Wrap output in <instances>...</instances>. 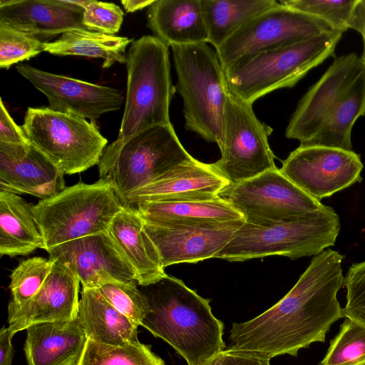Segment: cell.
<instances>
[{"instance_id": "obj_1", "label": "cell", "mask_w": 365, "mask_h": 365, "mask_svg": "<svg viewBox=\"0 0 365 365\" xmlns=\"http://www.w3.org/2000/svg\"><path fill=\"white\" fill-rule=\"evenodd\" d=\"M344 256L327 249L315 255L291 290L252 319L233 323L232 351L255 353L271 359L324 342L331 325L344 318L337 299L344 285Z\"/></svg>"}, {"instance_id": "obj_2", "label": "cell", "mask_w": 365, "mask_h": 365, "mask_svg": "<svg viewBox=\"0 0 365 365\" xmlns=\"http://www.w3.org/2000/svg\"><path fill=\"white\" fill-rule=\"evenodd\" d=\"M365 115V65L355 53L335 58L304 94L285 131L302 146L353 150L351 131Z\"/></svg>"}, {"instance_id": "obj_3", "label": "cell", "mask_w": 365, "mask_h": 365, "mask_svg": "<svg viewBox=\"0 0 365 365\" xmlns=\"http://www.w3.org/2000/svg\"><path fill=\"white\" fill-rule=\"evenodd\" d=\"M140 287L150 308L140 326L172 346L188 365H201L225 350L224 325L210 299L167 274Z\"/></svg>"}, {"instance_id": "obj_4", "label": "cell", "mask_w": 365, "mask_h": 365, "mask_svg": "<svg viewBox=\"0 0 365 365\" xmlns=\"http://www.w3.org/2000/svg\"><path fill=\"white\" fill-rule=\"evenodd\" d=\"M170 48L177 75L175 90L182 98L185 128L220 148L230 91L217 53L207 43Z\"/></svg>"}, {"instance_id": "obj_5", "label": "cell", "mask_w": 365, "mask_h": 365, "mask_svg": "<svg viewBox=\"0 0 365 365\" xmlns=\"http://www.w3.org/2000/svg\"><path fill=\"white\" fill-rule=\"evenodd\" d=\"M343 32L322 34L286 47L244 56L224 68L229 91L249 104L294 86L312 69L332 56Z\"/></svg>"}, {"instance_id": "obj_6", "label": "cell", "mask_w": 365, "mask_h": 365, "mask_svg": "<svg viewBox=\"0 0 365 365\" xmlns=\"http://www.w3.org/2000/svg\"><path fill=\"white\" fill-rule=\"evenodd\" d=\"M125 105L117 139L171 123L170 103L175 92L168 46L154 36L133 41L127 53Z\"/></svg>"}, {"instance_id": "obj_7", "label": "cell", "mask_w": 365, "mask_h": 365, "mask_svg": "<svg viewBox=\"0 0 365 365\" xmlns=\"http://www.w3.org/2000/svg\"><path fill=\"white\" fill-rule=\"evenodd\" d=\"M172 123L147 128L107 146L98 164L123 205L128 196L174 166L190 160Z\"/></svg>"}, {"instance_id": "obj_8", "label": "cell", "mask_w": 365, "mask_h": 365, "mask_svg": "<svg viewBox=\"0 0 365 365\" xmlns=\"http://www.w3.org/2000/svg\"><path fill=\"white\" fill-rule=\"evenodd\" d=\"M339 231V215L327 205L295 220L267 226L245 222L215 258L240 262L272 255L292 259L315 256L334 245Z\"/></svg>"}, {"instance_id": "obj_9", "label": "cell", "mask_w": 365, "mask_h": 365, "mask_svg": "<svg viewBox=\"0 0 365 365\" xmlns=\"http://www.w3.org/2000/svg\"><path fill=\"white\" fill-rule=\"evenodd\" d=\"M111 185L79 182L34 205L46 252L61 244L108 230L123 207Z\"/></svg>"}, {"instance_id": "obj_10", "label": "cell", "mask_w": 365, "mask_h": 365, "mask_svg": "<svg viewBox=\"0 0 365 365\" xmlns=\"http://www.w3.org/2000/svg\"><path fill=\"white\" fill-rule=\"evenodd\" d=\"M30 144L63 173L83 172L98 164L107 139L96 123L46 108H28L22 125Z\"/></svg>"}, {"instance_id": "obj_11", "label": "cell", "mask_w": 365, "mask_h": 365, "mask_svg": "<svg viewBox=\"0 0 365 365\" xmlns=\"http://www.w3.org/2000/svg\"><path fill=\"white\" fill-rule=\"evenodd\" d=\"M272 128L259 120L252 105L229 92L223 121L221 158L212 166L230 183L277 168L268 138Z\"/></svg>"}, {"instance_id": "obj_12", "label": "cell", "mask_w": 365, "mask_h": 365, "mask_svg": "<svg viewBox=\"0 0 365 365\" xmlns=\"http://www.w3.org/2000/svg\"><path fill=\"white\" fill-rule=\"evenodd\" d=\"M220 196L243 216L245 222L259 226L307 217L324 206L277 168L230 185Z\"/></svg>"}, {"instance_id": "obj_13", "label": "cell", "mask_w": 365, "mask_h": 365, "mask_svg": "<svg viewBox=\"0 0 365 365\" xmlns=\"http://www.w3.org/2000/svg\"><path fill=\"white\" fill-rule=\"evenodd\" d=\"M335 31L337 30L324 20L279 3L242 26L216 51L225 68L244 56L286 47Z\"/></svg>"}, {"instance_id": "obj_14", "label": "cell", "mask_w": 365, "mask_h": 365, "mask_svg": "<svg viewBox=\"0 0 365 365\" xmlns=\"http://www.w3.org/2000/svg\"><path fill=\"white\" fill-rule=\"evenodd\" d=\"M363 168L360 155L354 150L299 145L279 170L301 190L321 200L361 182Z\"/></svg>"}, {"instance_id": "obj_15", "label": "cell", "mask_w": 365, "mask_h": 365, "mask_svg": "<svg viewBox=\"0 0 365 365\" xmlns=\"http://www.w3.org/2000/svg\"><path fill=\"white\" fill-rule=\"evenodd\" d=\"M48 258L65 263L76 273L83 289H99L114 282L135 280V273L108 231L56 246Z\"/></svg>"}, {"instance_id": "obj_16", "label": "cell", "mask_w": 365, "mask_h": 365, "mask_svg": "<svg viewBox=\"0 0 365 365\" xmlns=\"http://www.w3.org/2000/svg\"><path fill=\"white\" fill-rule=\"evenodd\" d=\"M16 68L46 96L48 108L77 115L93 123L101 115L120 109L124 101L120 92L111 87L54 74L26 64L18 65Z\"/></svg>"}, {"instance_id": "obj_17", "label": "cell", "mask_w": 365, "mask_h": 365, "mask_svg": "<svg viewBox=\"0 0 365 365\" xmlns=\"http://www.w3.org/2000/svg\"><path fill=\"white\" fill-rule=\"evenodd\" d=\"M245 220L203 224L155 225L144 222L164 268L215 258L232 240Z\"/></svg>"}, {"instance_id": "obj_18", "label": "cell", "mask_w": 365, "mask_h": 365, "mask_svg": "<svg viewBox=\"0 0 365 365\" xmlns=\"http://www.w3.org/2000/svg\"><path fill=\"white\" fill-rule=\"evenodd\" d=\"M52 260L51 270L37 294L20 307L9 304L8 328L14 334L33 324L77 317L80 280L65 263Z\"/></svg>"}, {"instance_id": "obj_19", "label": "cell", "mask_w": 365, "mask_h": 365, "mask_svg": "<svg viewBox=\"0 0 365 365\" xmlns=\"http://www.w3.org/2000/svg\"><path fill=\"white\" fill-rule=\"evenodd\" d=\"M63 175L31 144L0 142V191L45 200L66 188Z\"/></svg>"}, {"instance_id": "obj_20", "label": "cell", "mask_w": 365, "mask_h": 365, "mask_svg": "<svg viewBox=\"0 0 365 365\" xmlns=\"http://www.w3.org/2000/svg\"><path fill=\"white\" fill-rule=\"evenodd\" d=\"M230 182L212 166L192 158L170 168L130 194L123 206L143 202L208 200L220 196Z\"/></svg>"}, {"instance_id": "obj_21", "label": "cell", "mask_w": 365, "mask_h": 365, "mask_svg": "<svg viewBox=\"0 0 365 365\" xmlns=\"http://www.w3.org/2000/svg\"><path fill=\"white\" fill-rule=\"evenodd\" d=\"M83 11L70 0L0 1V21L39 40L88 30L83 24Z\"/></svg>"}, {"instance_id": "obj_22", "label": "cell", "mask_w": 365, "mask_h": 365, "mask_svg": "<svg viewBox=\"0 0 365 365\" xmlns=\"http://www.w3.org/2000/svg\"><path fill=\"white\" fill-rule=\"evenodd\" d=\"M108 231L133 269L138 285L155 283L166 274L159 252L135 208L123 206Z\"/></svg>"}, {"instance_id": "obj_23", "label": "cell", "mask_w": 365, "mask_h": 365, "mask_svg": "<svg viewBox=\"0 0 365 365\" xmlns=\"http://www.w3.org/2000/svg\"><path fill=\"white\" fill-rule=\"evenodd\" d=\"M26 330L24 349L28 365H76L87 341L77 317L38 323Z\"/></svg>"}, {"instance_id": "obj_24", "label": "cell", "mask_w": 365, "mask_h": 365, "mask_svg": "<svg viewBox=\"0 0 365 365\" xmlns=\"http://www.w3.org/2000/svg\"><path fill=\"white\" fill-rule=\"evenodd\" d=\"M148 8V27L168 47L207 43L201 0H155Z\"/></svg>"}, {"instance_id": "obj_25", "label": "cell", "mask_w": 365, "mask_h": 365, "mask_svg": "<svg viewBox=\"0 0 365 365\" xmlns=\"http://www.w3.org/2000/svg\"><path fill=\"white\" fill-rule=\"evenodd\" d=\"M77 319L87 339L95 342L115 346L140 342L138 326L111 305L98 289H82Z\"/></svg>"}, {"instance_id": "obj_26", "label": "cell", "mask_w": 365, "mask_h": 365, "mask_svg": "<svg viewBox=\"0 0 365 365\" xmlns=\"http://www.w3.org/2000/svg\"><path fill=\"white\" fill-rule=\"evenodd\" d=\"M133 207L145 222L155 225L244 220L243 216L220 196L208 200L143 202Z\"/></svg>"}, {"instance_id": "obj_27", "label": "cell", "mask_w": 365, "mask_h": 365, "mask_svg": "<svg viewBox=\"0 0 365 365\" xmlns=\"http://www.w3.org/2000/svg\"><path fill=\"white\" fill-rule=\"evenodd\" d=\"M43 247L34 205L17 194L0 191L1 256H25Z\"/></svg>"}, {"instance_id": "obj_28", "label": "cell", "mask_w": 365, "mask_h": 365, "mask_svg": "<svg viewBox=\"0 0 365 365\" xmlns=\"http://www.w3.org/2000/svg\"><path fill=\"white\" fill-rule=\"evenodd\" d=\"M207 43L217 49L242 26L279 5L274 0H201Z\"/></svg>"}, {"instance_id": "obj_29", "label": "cell", "mask_w": 365, "mask_h": 365, "mask_svg": "<svg viewBox=\"0 0 365 365\" xmlns=\"http://www.w3.org/2000/svg\"><path fill=\"white\" fill-rule=\"evenodd\" d=\"M132 41L123 36L89 30H72L57 40L44 42V51L58 56H80L103 60L102 67L115 63H126L125 49Z\"/></svg>"}, {"instance_id": "obj_30", "label": "cell", "mask_w": 365, "mask_h": 365, "mask_svg": "<svg viewBox=\"0 0 365 365\" xmlns=\"http://www.w3.org/2000/svg\"><path fill=\"white\" fill-rule=\"evenodd\" d=\"M76 365H166L150 346L129 344L115 346L87 339L82 355Z\"/></svg>"}, {"instance_id": "obj_31", "label": "cell", "mask_w": 365, "mask_h": 365, "mask_svg": "<svg viewBox=\"0 0 365 365\" xmlns=\"http://www.w3.org/2000/svg\"><path fill=\"white\" fill-rule=\"evenodd\" d=\"M319 365H365V327L346 318Z\"/></svg>"}, {"instance_id": "obj_32", "label": "cell", "mask_w": 365, "mask_h": 365, "mask_svg": "<svg viewBox=\"0 0 365 365\" xmlns=\"http://www.w3.org/2000/svg\"><path fill=\"white\" fill-rule=\"evenodd\" d=\"M53 261L34 257L22 261L11 274L12 299L9 304L20 307L33 298L50 273Z\"/></svg>"}, {"instance_id": "obj_33", "label": "cell", "mask_w": 365, "mask_h": 365, "mask_svg": "<svg viewBox=\"0 0 365 365\" xmlns=\"http://www.w3.org/2000/svg\"><path fill=\"white\" fill-rule=\"evenodd\" d=\"M359 0H280L288 8L304 13L330 24L334 29L344 32L349 29Z\"/></svg>"}, {"instance_id": "obj_34", "label": "cell", "mask_w": 365, "mask_h": 365, "mask_svg": "<svg viewBox=\"0 0 365 365\" xmlns=\"http://www.w3.org/2000/svg\"><path fill=\"white\" fill-rule=\"evenodd\" d=\"M98 290L117 310L135 324L140 326L150 308L136 281L109 283L101 287Z\"/></svg>"}, {"instance_id": "obj_35", "label": "cell", "mask_w": 365, "mask_h": 365, "mask_svg": "<svg viewBox=\"0 0 365 365\" xmlns=\"http://www.w3.org/2000/svg\"><path fill=\"white\" fill-rule=\"evenodd\" d=\"M44 42L0 21V68L30 59L44 51Z\"/></svg>"}, {"instance_id": "obj_36", "label": "cell", "mask_w": 365, "mask_h": 365, "mask_svg": "<svg viewBox=\"0 0 365 365\" xmlns=\"http://www.w3.org/2000/svg\"><path fill=\"white\" fill-rule=\"evenodd\" d=\"M346 303L342 309L344 318L365 327V260L353 264L344 277Z\"/></svg>"}, {"instance_id": "obj_37", "label": "cell", "mask_w": 365, "mask_h": 365, "mask_svg": "<svg viewBox=\"0 0 365 365\" xmlns=\"http://www.w3.org/2000/svg\"><path fill=\"white\" fill-rule=\"evenodd\" d=\"M123 11L115 4L91 0L83 11V24L90 31L114 35L120 30Z\"/></svg>"}, {"instance_id": "obj_38", "label": "cell", "mask_w": 365, "mask_h": 365, "mask_svg": "<svg viewBox=\"0 0 365 365\" xmlns=\"http://www.w3.org/2000/svg\"><path fill=\"white\" fill-rule=\"evenodd\" d=\"M0 142L19 145L30 144L24 129L14 122L2 99L0 100Z\"/></svg>"}, {"instance_id": "obj_39", "label": "cell", "mask_w": 365, "mask_h": 365, "mask_svg": "<svg viewBox=\"0 0 365 365\" xmlns=\"http://www.w3.org/2000/svg\"><path fill=\"white\" fill-rule=\"evenodd\" d=\"M349 29L359 33L363 40V52L361 59L365 65V0H359L355 8Z\"/></svg>"}, {"instance_id": "obj_40", "label": "cell", "mask_w": 365, "mask_h": 365, "mask_svg": "<svg viewBox=\"0 0 365 365\" xmlns=\"http://www.w3.org/2000/svg\"><path fill=\"white\" fill-rule=\"evenodd\" d=\"M14 335L9 328L3 327L0 330V365H11L13 346L11 338Z\"/></svg>"}, {"instance_id": "obj_41", "label": "cell", "mask_w": 365, "mask_h": 365, "mask_svg": "<svg viewBox=\"0 0 365 365\" xmlns=\"http://www.w3.org/2000/svg\"><path fill=\"white\" fill-rule=\"evenodd\" d=\"M235 351V356L232 365H271L270 359L256 354L245 351Z\"/></svg>"}, {"instance_id": "obj_42", "label": "cell", "mask_w": 365, "mask_h": 365, "mask_svg": "<svg viewBox=\"0 0 365 365\" xmlns=\"http://www.w3.org/2000/svg\"><path fill=\"white\" fill-rule=\"evenodd\" d=\"M235 351L225 349L201 365H232Z\"/></svg>"}, {"instance_id": "obj_43", "label": "cell", "mask_w": 365, "mask_h": 365, "mask_svg": "<svg viewBox=\"0 0 365 365\" xmlns=\"http://www.w3.org/2000/svg\"><path fill=\"white\" fill-rule=\"evenodd\" d=\"M155 0H122L123 8L128 13H133L138 10L149 7Z\"/></svg>"}]
</instances>
